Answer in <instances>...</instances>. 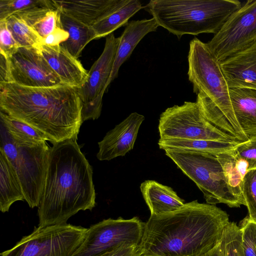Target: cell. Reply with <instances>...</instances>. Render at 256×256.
<instances>
[{
  "label": "cell",
  "mask_w": 256,
  "mask_h": 256,
  "mask_svg": "<svg viewBox=\"0 0 256 256\" xmlns=\"http://www.w3.org/2000/svg\"><path fill=\"white\" fill-rule=\"evenodd\" d=\"M230 222L225 211L197 200L172 212L150 215L138 246L140 254L202 256L219 244Z\"/></svg>",
  "instance_id": "obj_1"
},
{
  "label": "cell",
  "mask_w": 256,
  "mask_h": 256,
  "mask_svg": "<svg viewBox=\"0 0 256 256\" xmlns=\"http://www.w3.org/2000/svg\"><path fill=\"white\" fill-rule=\"evenodd\" d=\"M92 168L76 140L50 147L38 206V227L62 225L80 210H92L96 194Z\"/></svg>",
  "instance_id": "obj_2"
},
{
  "label": "cell",
  "mask_w": 256,
  "mask_h": 256,
  "mask_svg": "<svg viewBox=\"0 0 256 256\" xmlns=\"http://www.w3.org/2000/svg\"><path fill=\"white\" fill-rule=\"evenodd\" d=\"M0 108L53 144L76 140L83 122L78 88L65 84L30 88L0 82Z\"/></svg>",
  "instance_id": "obj_3"
},
{
  "label": "cell",
  "mask_w": 256,
  "mask_h": 256,
  "mask_svg": "<svg viewBox=\"0 0 256 256\" xmlns=\"http://www.w3.org/2000/svg\"><path fill=\"white\" fill-rule=\"evenodd\" d=\"M242 6L238 0H151L145 9L159 26L176 35L216 34Z\"/></svg>",
  "instance_id": "obj_4"
},
{
  "label": "cell",
  "mask_w": 256,
  "mask_h": 256,
  "mask_svg": "<svg viewBox=\"0 0 256 256\" xmlns=\"http://www.w3.org/2000/svg\"><path fill=\"white\" fill-rule=\"evenodd\" d=\"M188 80L194 92L207 97L239 135L242 142L248 138L241 129L232 108L229 87L220 62L206 44L195 38L190 43L188 56Z\"/></svg>",
  "instance_id": "obj_5"
},
{
  "label": "cell",
  "mask_w": 256,
  "mask_h": 256,
  "mask_svg": "<svg viewBox=\"0 0 256 256\" xmlns=\"http://www.w3.org/2000/svg\"><path fill=\"white\" fill-rule=\"evenodd\" d=\"M165 154L202 192L208 204L230 208L245 206L235 194L216 154L166 149Z\"/></svg>",
  "instance_id": "obj_6"
},
{
  "label": "cell",
  "mask_w": 256,
  "mask_h": 256,
  "mask_svg": "<svg viewBox=\"0 0 256 256\" xmlns=\"http://www.w3.org/2000/svg\"><path fill=\"white\" fill-rule=\"evenodd\" d=\"M50 147L46 142L30 145L16 141L0 124V147L20 180L24 200L38 207L44 180Z\"/></svg>",
  "instance_id": "obj_7"
},
{
  "label": "cell",
  "mask_w": 256,
  "mask_h": 256,
  "mask_svg": "<svg viewBox=\"0 0 256 256\" xmlns=\"http://www.w3.org/2000/svg\"><path fill=\"white\" fill-rule=\"evenodd\" d=\"M88 230L68 224L34 228L0 256H72L83 244Z\"/></svg>",
  "instance_id": "obj_8"
},
{
  "label": "cell",
  "mask_w": 256,
  "mask_h": 256,
  "mask_svg": "<svg viewBox=\"0 0 256 256\" xmlns=\"http://www.w3.org/2000/svg\"><path fill=\"white\" fill-rule=\"evenodd\" d=\"M158 128L160 139L162 140L240 142L208 121L196 102H184L180 106L175 105L166 108L160 116Z\"/></svg>",
  "instance_id": "obj_9"
},
{
  "label": "cell",
  "mask_w": 256,
  "mask_h": 256,
  "mask_svg": "<svg viewBox=\"0 0 256 256\" xmlns=\"http://www.w3.org/2000/svg\"><path fill=\"white\" fill-rule=\"evenodd\" d=\"M0 82L30 88L63 85L38 48L20 47L5 58L0 54Z\"/></svg>",
  "instance_id": "obj_10"
},
{
  "label": "cell",
  "mask_w": 256,
  "mask_h": 256,
  "mask_svg": "<svg viewBox=\"0 0 256 256\" xmlns=\"http://www.w3.org/2000/svg\"><path fill=\"white\" fill-rule=\"evenodd\" d=\"M256 42V0H249L228 18L206 44L220 62Z\"/></svg>",
  "instance_id": "obj_11"
},
{
  "label": "cell",
  "mask_w": 256,
  "mask_h": 256,
  "mask_svg": "<svg viewBox=\"0 0 256 256\" xmlns=\"http://www.w3.org/2000/svg\"><path fill=\"white\" fill-rule=\"evenodd\" d=\"M143 232L144 224L137 216L104 220L88 228L83 244L72 256H98L124 244L138 246Z\"/></svg>",
  "instance_id": "obj_12"
},
{
  "label": "cell",
  "mask_w": 256,
  "mask_h": 256,
  "mask_svg": "<svg viewBox=\"0 0 256 256\" xmlns=\"http://www.w3.org/2000/svg\"><path fill=\"white\" fill-rule=\"evenodd\" d=\"M120 38L112 33L106 37L104 49L88 72L86 82L78 88L81 101L82 122L98 118L101 114L104 94L107 88Z\"/></svg>",
  "instance_id": "obj_13"
},
{
  "label": "cell",
  "mask_w": 256,
  "mask_h": 256,
  "mask_svg": "<svg viewBox=\"0 0 256 256\" xmlns=\"http://www.w3.org/2000/svg\"><path fill=\"white\" fill-rule=\"evenodd\" d=\"M144 118V116L132 112L108 132L98 143V159L110 160L118 156H124L132 150L140 127Z\"/></svg>",
  "instance_id": "obj_14"
},
{
  "label": "cell",
  "mask_w": 256,
  "mask_h": 256,
  "mask_svg": "<svg viewBox=\"0 0 256 256\" xmlns=\"http://www.w3.org/2000/svg\"><path fill=\"white\" fill-rule=\"evenodd\" d=\"M220 64L229 88L256 90V42Z\"/></svg>",
  "instance_id": "obj_15"
},
{
  "label": "cell",
  "mask_w": 256,
  "mask_h": 256,
  "mask_svg": "<svg viewBox=\"0 0 256 256\" xmlns=\"http://www.w3.org/2000/svg\"><path fill=\"white\" fill-rule=\"evenodd\" d=\"M38 49L64 84L78 88L86 82L88 72L60 45L50 47L42 44Z\"/></svg>",
  "instance_id": "obj_16"
},
{
  "label": "cell",
  "mask_w": 256,
  "mask_h": 256,
  "mask_svg": "<svg viewBox=\"0 0 256 256\" xmlns=\"http://www.w3.org/2000/svg\"><path fill=\"white\" fill-rule=\"evenodd\" d=\"M60 11L90 27L105 18L120 4L122 0H53Z\"/></svg>",
  "instance_id": "obj_17"
},
{
  "label": "cell",
  "mask_w": 256,
  "mask_h": 256,
  "mask_svg": "<svg viewBox=\"0 0 256 256\" xmlns=\"http://www.w3.org/2000/svg\"><path fill=\"white\" fill-rule=\"evenodd\" d=\"M160 26L153 18L132 20L126 26L120 42L114 66L108 86L118 77L121 66L130 58L140 42L148 33L156 32Z\"/></svg>",
  "instance_id": "obj_18"
},
{
  "label": "cell",
  "mask_w": 256,
  "mask_h": 256,
  "mask_svg": "<svg viewBox=\"0 0 256 256\" xmlns=\"http://www.w3.org/2000/svg\"><path fill=\"white\" fill-rule=\"evenodd\" d=\"M140 190L150 215L172 212L185 204L170 187L155 180H145L140 184Z\"/></svg>",
  "instance_id": "obj_19"
},
{
  "label": "cell",
  "mask_w": 256,
  "mask_h": 256,
  "mask_svg": "<svg viewBox=\"0 0 256 256\" xmlns=\"http://www.w3.org/2000/svg\"><path fill=\"white\" fill-rule=\"evenodd\" d=\"M230 100L236 120L248 140L256 137V90L230 88Z\"/></svg>",
  "instance_id": "obj_20"
},
{
  "label": "cell",
  "mask_w": 256,
  "mask_h": 256,
  "mask_svg": "<svg viewBox=\"0 0 256 256\" xmlns=\"http://www.w3.org/2000/svg\"><path fill=\"white\" fill-rule=\"evenodd\" d=\"M21 184L12 164L0 148V210H9L10 206L18 200H24Z\"/></svg>",
  "instance_id": "obj_21"
},
{
  "label": "cell",
  "mask_w": 256,
  "mask_h": 256,
  "mask_svg": "<svg viewBox=\"0 0 256 256\" xmlns=\"http://www.w3.org/2000/svg\"><path fill=\"white\" fill-rule=\"evenodd\" d=\"M62 28L68 34L66 40L60 46L76 58L91 40H95V33L92 27L84 24L60 11Z\"/></svg>",
  "instance_id": "obj_22"
},
{
  "label": "cell",
  "mask_w": 256,
  "mask_h": 256,
  "mask_svg": "<svg viewBox=\"0 0 256 256\" xmlns=\"http://www.w3.org/2000/svg\"><path fill=\"white\" fill-rule=\"evenodd\" d=\"M142 8L138 0H122L114 10L92 27L95 39L106 37L118 28L126 26L130 18Z\"/></svg>",
  "instance_id": "obj_23"
},
{
  "label": "cell",
  "mask_w": 256,
  "mask_h": 256,
  "mask_svg": "<svg viewBox=\"0 0 256 256\" xmlns=\"http://www.w3.org/2000/svg\"><path fill=\"white\" fill-rule=\"evenodd\" d=\"M24 20L42 40L62 27L58 8H38L14 14Z\"/></svg>",
  "instance_id": "obj_24"
},
{
  "label": "cell",
  "mask_w": 256,
  "mask_h": 256,
  "mask_svg": "<svg viewBox=\"0 0 256 256\" xmlns=\"http://www.w3.org/2000/svg\"><path fill=\"white\" fill-rule=\"evenodd\" d=\"M240 142H224L210 140L160 139V149H176L213 154H221L232 150Z\"/></svg>",
  "instance_id": "obj_25"
},
{
  "label": "cell",
  "mask_w": 256,
  "mask_h": 256,
  "mask_svg": "<svg viewBox=\"0 0 256 256\" xmlns=\"http://www.w3.org/2000/svg\"><path fill=\"white\" fill-rule=\"evenodd\" d=\"M0 116V124L17 142L30 145L46 142V138L30 126L2 111Z\"/></svg>",
  "instance_id": "obj_26"
},
{
  "label": "cell",
  "mask_w": 256,
  "mask_h": 256,
  "mask_svg": "<svg viewBox=\"0 0 256 256\" xmlns=\"http://www.w3.org/2000/svg\"><path fill=\"white\" fill-rule=\"evenodd\" d=\"M8 28L19 47L38 48L42 39L24 20L14 15L6 19Z\"/></svg>",
  "instance_id": "obj_27"
},
{
  "label": "cell",
  "mask_w": 256,
  "mask_h": 256,
  "mask_svg": "<svg viewBox=\"0 0 256 256\" xmlns=\"http://www.w3.org/2000/svg\"><path fill=\"white\" fill-rule=\"evenodd\" d=\"M218 248L220 256H244L241 230L236 223L230 222L226 227Z\"/></svg>",
  "instance_id": "obj_28"
},
{
  "label": "cell",
  "mask_w": 256,
  "mask_h": 256,
  "mask_svg": "<svg viewBox=\"0 0 256 256\" xmlns=\"http://www.w3.org/2000/svg\"><path fill=\"white\" fill-rule=\"evenodd\" d=\"M233 150L226 152L216 154V156L226 175L229 184L236 196L244 202L242 186L245 175L238 166Z\"/></svg>",
  "instance_id": "obj_29"
},
{
  "label": "cell",
  "mask_w": 256,
  "mask_h": 256,
  "mask_svg": "<svg viewBox=\"0 0 256 256\" xmlns=\"http://www.w3.org/2000/svg\"><path fill=\"white\" fill-rule=\"evenodd\" d=\"M56 8L53 0H0V20L24 12L38 8Z\"/></svg>",
  "instance_id": "obj_30"
},
{
  "label": "cell",
  "mask_w": 256,
  "mask_h": 256,
  "mask_svg": "<svg viewBox=\"0 0 256 256\" xmlns=\"http://www.w3.org/2000/svg\"><path fill=\"white\" fill-rule=\"evenodd\" d=\"M242 191L249 218L256 222V169L248 170L244 176Z\"/></svg>",
  "instance_id": "obj_31"
},
{
  "label": "cell",
  "mask_w": 256,
  "mask_h": 256,
  "mask_svg": "<svg viewBox=\"0 0 256 256\" xmlns=\"http://www.w3.org/2000/svg\"><path fill=\"white\" fill-rule=\"evenodd\" d=\"M240 224L244 256H256V222L248 216Z\"/></svg>",
  "instance_id": "obj_32"
},
{
  "label": "cell",
  "mask_w": 256,
  "mask_h": 256,
  "mask_svg": "<svg viewBox=\"0 0 256 256\" xmlns=\"http://www.w3.org/2000/svg\"><path fill=\"white\" fill-rule=\"evenodd\" d=\"M233 152L236 156L247 162L248 170L256 169V137L240 142Z\"/></svg>",
  "instance_id": "obj_33"
},
{
  "label": "cell",
  "mask_w": 256,
  "mask_h": 256,
  "mask_svg": "<svg viewBox=\"0 0 256 256\" xmlns=\"http://www.w3.org/2000/svg\"><path fill=\"white\" fill-rule=\"evenodd\" d=\"M20 48L8 30L6 20H0V53L5 58Z\"/></svg>",
  "instance_id": "obj_34"
},
{
  "label": "cell",
  "mask_w": 256,
  "mask_h": 256,
  "mask_svg": "<svg viewBox=\"0 0 256 256\" xmlns=\"http://www.w3.org/2000/svg\"><path fill=\"white\" fill-rule=\"evenodd\" d=\"M68 38V32L62 27H58L42 39V44L50 47L57 46L66 40Z\"/></svg>",
  "instance_id": "obj_35"
},
{
  "label": "cell",
  "mask_w": 256,
  "mask_h": 256,
  "mask_svg": "<svg viewBox=\"0 0 256 256\" xmlns=\"http://www.w3.org/2000/svg\"><path fill=\"white\" fill-rule=\"evenodd\" d=\"M138 246L124 244L98 256H140Z\"/></svg>",
  "instance_id": "obj_36"
},
{
  "label": "cell",
  "mask_w": 256,
  "mask_h": 256,
  "mask_svg": "<svg viewBox=\"0 0 256 256\" xmlns=\"http://www.w3.org/2000/svg\"><path fill=\"white\" fill-rule=\"evenodd\" d=\"M200 256H220L218 244L208 252Z\"/></svg>",
  "instance_id": "obj_37"
},
{
  "label": "cell",
  "mask_w": 256,
  "mask_h": 256,
  "mask_svg": "<svg viewBox=\"0 0 256 256\" xmlns=\"http://www.w3.org/2000/svg\"><path fill=\"white\" fill-rule=\"evenodd\" d=\"M140 256H151V255H147V254H141Z\"/></svg>",
  "instance_id": "obj_38"
}]
</instances>
